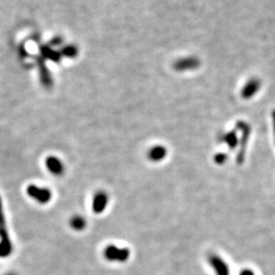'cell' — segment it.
Here are the masks:
<instances>
[{"label":"cell","instance_id":"obj_6","mask_svg":"<svg viewBox=\"0 0 275 275\" xmlns=\"http://www.w3.org/2000/svg\"><path fill=\"white\" fill-rule=\"evenodd\" d=\"M109 194L104 190L97 191L92 198V211L97 215L102 214L109 205Z\"/></svg>","mask_w":275,"mask_h":275},{"label":"cell","instance_id":"obj_5","mask_svg":"<svg viewBox=\"0 0 275 275\" xmlns=\"http://www.w3.org/2000/svg\"><path fill=\"white\" fill-rule=\"evenodd\" d=\"M262 87V81L260 79L257 77L250 78L246 84L243 86L240 95L243 100H250L254 96L257 94V92L260 90Z\"/></svg>","mask_w":275,"mask_h":275},{"label":"cell","instance_id":"obj_11","mask_svg":"<svg viewBox=\"0 0 275 275\" xmlns=\"http://www.w3.org/2000/svg\"><path fill=\"white\" fill-rule=\"evenodd\" d=\"M218 140L221 143H224V144L227 145V147L230 150H233V149H236L238 147V145H239V141L236 130H232V131H227V132H224V133H221V134L218 136Z\"/></svg>","mask_w":275,"mask_h":275},{"label":"cell","instance_id":"obj_9","mask_svg":"<svg viewBox=\"0 0 275 275\" xmlns=\"http://www.w3.org/2000/svg\"><path fill=\"white\" fill-rule=\"evenodd\" d=\"M37 63L40 72L41 84L47 89H50L53 86V78L51 76L49 69L46 66L45 60L42 57H40L37 60Z\"/></svg>","mask_w":275,"mask_h":275},{"label":"cell","instance_id":"obj_15","mask_svg":"<svg viewBox=\"0 0 275 275\" xmlns=\"http://www.w3.org/2000/svg\"><path fill=\"white\" fill-rule=\"evenodd\" d=\"M61 54L67 56V57H70V58H72V57H75L78 55V50H77L76 47H74V46H67V47L63 48L62 51H61Z\"/></svg>","mask_w":275,"mask_h":275},{"label":"cell","instance_id":"obj_12","mask_svg":"<svg viewBox=\"0 0 275 275\" xmlns=\"http://www.w3.org/2000/svg\"><path fill=\"white\" fill-rule=\"evenodd\" d=\"M167 156V149L162 145H156L149 149L148 158L151 162H160Z\"/></svg>","mask_w":275,"mask_h":275},{"label":"cell","instance_id":"obj_1","mask_svg":"<svg viewBox=\"0 0 275 275\" xmlns=\"http://www.w3.org/2000/svg\"><path fill=\"white\" fill-rule=\"evenodd\" d=\"M236 131H239L241 132V138L239 140V152L236 157V162L238 165H242L245 161L246 158V149L248 145L249 136L251 134V126L248 124V122L244 121H239L236 122Z\"/></svg>","mask_w":275,"mask_h":275},{"label":"cell","instance_id":"obj_3","mask_svg":"<svg viewBox=\"0 0 275 275\" xmlns=\"http://www.w3.org/2000/svg\"><path fill=\"white\" fill-rule=\"evenodd\" d=\"M27 193L32 199L40 204H47L52 199V192L48 188L36 185L28 186Z\"/></svg>","mask_w":275,"mask_h":275},{"label":"cell","instance_id":"obj_8","mask_svg":"<svg viewBox=\"0 0 275 275\" xmlns=\"http://www.w3.org/2000/svg\"><path fill=\"white\" fill-rule=\"evenodd\" d=\"M199 65H200L199 59L194 56H190L186 58L179 59L173 64V67L178 72H184V71L195 70L199 67Z\"/></svg>","mask_w":275,"mask_h":275},{"label":"cell","instance_id":"obj_14","mask_svg":"<svg viewBox=\"0 0 275 275\" xmlns=\"http://www.w3.org/2000/svg\"><path fill=\"white\" fill-rule=\"evenodd\" d=\"M70 226L71 228L77 231L84 230L87 226V221H86L85 218L81 216H74L71 218L70 220Z\"/></svg>","mask_w":275,"mask_h":275},{"label":"cell","instance_id":"obj_2","mask_svg":"<svg viewBox=\"0 0 275 275\" xmlns=\"http://www.w3.org/2000/svg\"><path fill=\"white\" fill-rule=\"evenodd\" d=\"M12 249L13 247L6 230L3 206L0 199V257H8L12 253Z\"/></svg>","mask_w":275,"mask_h":275},{"label":"cell","instance_id":"obj_18","mask_svg":"<svg viewBox=\"0 0 275 275\" xmlns=\"http://www.w3.org/2000/svg\"><path fill=\"white\" fill-rule=\"evenodd\" d=\"M62 41H62V39H61V38H58V37H57V38H55V39H53L52 41H51V45L59 46L61 44V43H62Z\"/></svg>","mask_w":275,"mask_h":275},{"label":"cell","instance_id":"obj_4","mask_svg":"<svg viewBox=\"0 0 275 275\" xmlns=\"http://www.w3.org/2000/svg\"><path fill=\"white\" fill-rule=\"evenodd\" d=\"M104 255L109 261L124 262L130 257V251L127 248H120L114 245H109L105 249Z\"/></svg>","mask_w":275,"mask_h":275},{"label":"cell","instance_id":"obj_16","mask_svg":"<svg viewBox=\"0 0 275 275\" xmlns=\"http://www.w3.org/2000/svg\"><path fill=\"white\" fill-rule=\"evenodd\" d=\"M227 160H228V156H227V154L225 153H217L215 155V157H214V161L215 163L218 165H224L226 162H227Z\"/></svg>","mask_w":275,"mask_h":275},{"label":"cell","instance_id":"obj_13","mask_svg":"<svg viewBox=\"0 0 275 275\" xmlns=\"http://www.w3.org/2000/svg\"><path fill=\"white\" fill-rule=\"evenodd\" d=\"M41 54L45 59H50L54 62H59L61 57V53H58L52 50L50 46H43L41 48Z\"/></svg>","mask_w":275,"mask_h":275},{"label":"cell","instance_id":"obj_10","mask_svg":"<svg viewBox=\"0 0 275 275\" xmlns=\"http://www.w3.org/2000/svg\"><path fill=\"white\" fill-rule=\"evenodd\" d=\"M46 165L48 170L55 176L63 175L64 172V165L63 162L56 157L54 156H50L46 159Z\"/></svg>","mask_w":275,"mask_h":275},{"label":"cell","instance_id":"obj_20","mask_svg":"<svg viewBox=\"0 0 275 275\" xmlns=\"http://www.w3.org/2000/svg\"><path fill=\"white\" fill-rule=\"evenodd\" d=\"M14 275V274H8V275Z\"/></svg>","mask_w":275,"mask_h":275},{"label":"cell","instance_id":"obj_7","mask_svg":"<svg viewBox=\"0 0 275 275\" xmlns=\"http://www.w3.org/2000/svg\"><path fill=\"white\" fill-rule=\"evenodd\" d=\"M208 263L212 266L217 275H230L229 266L221 257L216 254H211L208 257Z\"/></svg>","mask_w":275,"mask_h":275},{"label":"cell","instance_id":"obj_19","mask_svg":"<svg viewBox=\"0 0 275 275\" xmlns=\"http://www.w3.org/2000/svg\"><path fill=\"white\" fill-rule=\"evenodd\" d=\"M272 119H273V129H274V135H275V109L272 112Z\"/></svg>","mask_w":275,"mask_h":275},{"label":"cell","instance_id":"obj_17","mask_svg":"<svg viewBox=\"0 0 275 275\" xmlns=\"http://www.w3.org/2000/svg\"><path fill=\"white\" fill-rule=\"evenodd\" d=\"M239 275H256L254 271L251 270V269H244V270L240 272Z\"/></svg>","mask_w":275,"mask_h":275}]
</instances>
